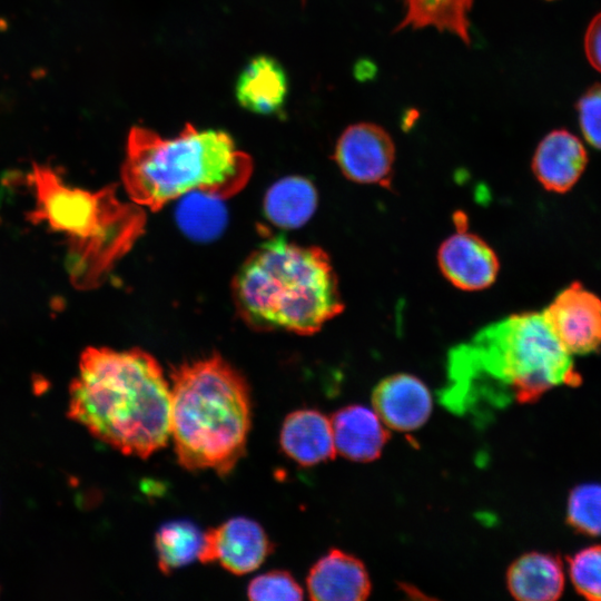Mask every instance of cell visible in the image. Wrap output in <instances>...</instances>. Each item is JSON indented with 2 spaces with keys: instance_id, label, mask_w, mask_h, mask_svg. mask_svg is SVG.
<instances>
[{
  "instance_id": "cell-7",
  "label": "cell",
  "mask_w": 601,
  "mask_h": 601,
  "mask_svg": "<svg viewBox=\"0 0 601 601\" xmlns=\"http://www.w3.org/2000/svg\"><path fill=\"white\" fill-rule=\"evenodd\" d=\"M334 159L347 179L388 187L395 146L392 137L381 126L357 122L348 126L339 136Z\"/></svg>"
},
{
  "instance_id": "cell-15",
  "label": "cell",
  "mask_w": 601,
  "mask_h": 601,
  "mask_svg": "<svg viewBox=\"0 0 601 601\" xmlns=\"http://www.w3.org/2000/svg\"><path fill=\"white\" fill-rule=\"evenodd\" d=\"M284 452L298 464L312 466L336 455L331 418L316 410L288 414L280 431Z\"/></svg>"
},
{
  "instance_id": "cell-19",
  "label": "cell",
  "mask_w": 601,
  "mask_h": 601,
  "mask_svg": "<svg viewBox=\"0 0 601 601\" xmlns=\"http://www.w3.org/2000/svg\"><path fill=\"white\" fill-rule=\"evenodd\" d=\"M473 0H405V16L396 30L406 27L420 29L434 27L439 31H447L457 36L469 45V13Z\"/></svg>"
},
{
  "instance_id": "cell-25",
  "label": "cell",
  "mask_w": 601,
  "mask_h": 601,
  "mask_svg": "<svg viewBox=\"0 0 601 601\" xmlns=\"http://www.w3.org/2000/svg\"><path fill=\"white\" fill-rule=\"evenodd\" d=\"M577 108L584 138L601 149V83L590 87L579 99Z\"/></svg>"
},
{
  "instance_id": "cell-18",
  "label": "cell",
  "mask_w": 601,
  "mask_h": 601,
  "mask_svg": "<svg viewBox=\"0 0 601 601\" xmlns=\"http://www.w3.org/2000/svg\"><path fill=\"white\" fill-rule=\"evenodd\" d=\"M317 193L313 184L299 176L285 177L266 193L264 211L268 220L282 228H298L314 214Z\"/></svg>"
},
{
  "instance_id": "cell-13",
  "label": "cell",
  "mask_w": 601,
  "mask_h": 601,
  "mask_svg": "<svg viewBox=\"0 0 601 601\" xmlns=\"http://www.w3.org/2000/svg\"><path fill=\"white\" fill-rule=\"evenodd\" d=\"M336 453L355 462L380 457L390 435L388 427L372 407L348 405L331 417Z\"/></svg>"
},
{
  "instance_id": "cell-1",
  "label": "cell",
  "mask_w": 601,
  "mask_h": 601,
  "mask_svg": "<svg viewBox=\"0 0 601 601\" xmlns=\"http://www.w3.org/2000/svg\"><path fill=\"white\" fill-rule=\"evenodd\" d=\"M171 391L149 353L87 347L69 387L67 415L126 455L147 459L170 436Z\"/></svg>"
},
{
  "instance_id": "cell-8",
  "label": "cell",
  "mask_w": 601,
  "mask_h": 601,
  "mask_svg": "<svg viewBox=\"0 0 601 601\" xmlns=\"http://www.w3.org/2000/svg\"><path fill=\"white\" fill-rule=\"evenodd\" d=\"M542 314L571 355L601 348V300L580 283L561 290Z\"/></svg>"
},
{
  "instance_id": "cell-16",
  "label": "cell",
  "mask_w": 601,
  "mask_h": 601,
  "mask_svg": "<svg viewBox=\"0 0 601 601\" xmlns=\"http://www.w3.org/2000/svg\"><path fill=\"white\" fill-rule=\"evenodd\" d=\"M564 568L559 556L532 551L515 559L506 572V585L521 601H554L564 590Z\"/></svg>"
},
{
  "instance_id": "cell-26",
  "label": "cell",
  "mask_w": 601,
  "mask_h": 601,
  "mask_svg": "<svg viewBox=\"0 0 601 601\" xmlns=\"http://www.w3.org/2000/svg\"><path fill=\"white\" fill-rule=\"evenodd\" d=\"M584 49L589 62L601 72V12L591 20L587 29Z\"/></svg>"
},
{
  "instance_id": "cell-14",
  "label": "cell",
  "mask_w": 601,
  "mask_h": 601,
  "mask_svg": "<svg viewBox=\"0 0 601 601\" xmlns=\"http://www.w3.org/2000/svg\"><path fill=\"white\" fill-rule=\"evenodd\" d=\"M588 162L584 146L564 129L549 132L532 160L534 176L550 191L565 193L578 181Z\"/></svg>"
},
{
  "instance_id": "cell-12",
  "label": "cell",
  "mask_w": 601,
  "mask_h": 601,
  "mask_svg": "<svg viewBox=\"0 0 601 601\" xmlns=\"http://www.w3.org/2000/svg\"><path fill=\"white\" fill-rule=\"evenodd\" d=\"M309 598L316 601H362L372 590L364 563L339 549L329 550L309 570Z\"/></svg>"
},
{
  "instance_id": "cell-4",
  "label": "cell",
  "mask_w": 601,
  "mask_h": 601,
  "mask_svg": "<svg viewBox=\"0 0 601 601\" xmlns=\"http://www.w3.org/2000/svg\"><path fill=\"white\" fill-rule=\"evenodd\" d=\"M233 295L242 318L260 331L312 335L344 309L328 255L284 237L267 239L248 256Z\"/></svg>"
},
{
  "instance_id": "cell-5",
  "label": "cell",
  "mask_w": 601,
  "mask_h": 601,
  "mask_svg": "<svg viewBox=\"0 0 601 601\" xmlns=\"http://www.w3.org/2000/svg\"><path fill=\"white\" fill-rule=\"evenodd\" d=\"M170 436L179 464L228 474L245 454L252 404L245 377L219 354L171 371Z\"/></svg>"
},
{
  "instance_id": "cell-17",
  "label": "cell",
  "mask_w": 601,
  "mask_h": 601,
  "mask_svg": "<svg viewBox=\"0 0 601 601\" xmlns=\"http://www.w3.org/2000/svg\"><path fill=\"white\" fill-rule=\"evenodd\" d=\"M287 76L282 65L269 56L253 58L242 70L235 87L239 105L259 115H274L285 105Z\"/></svg>"
},
{
  "instance_id": "cell-11",
  "label": "cell",
  "mask_w": 601,
  "mask_h": 601,
  "mask_svg": "<svg viewBox=\"0 0 601 601\" xmlns=\"http://www.w3.org/2000/svg\"><path fill=\"white\" fill-rule=\"evenodd\" d=\"M372 404L388 430L413 432L428 420L433 400L420 378L398 373L383 378L374 387Z\"/></svg>"
},
{
  "instance_id": "cell-22",
  "label": "cell",
  "mask_w": 601,
  "mask_h": 601,
  "mask_svg": "<svg viewBox=\"0 0 601 601\" xmlns=\"http://www.w3.org/2000/svg\"><path fill=\"white\" fill-rule=\"evenodd\" d=\"M566 521L579 533L601 535V483L589 482L574 486L566 501Z\"/></svg>"
},
{
  "instance_id": "cell-23",
  "label": "cell",
  "mask_w": 601,
  "mask_h": 601,
  "mask_svg": "<svg viewBox=\"0 0 601 601\" xmlns=\"http://www.w3.org/2000/svg\"><path fill=\"white\" fill-rule=\"evenodd\" d=\"M568 571L579 594L601 601V544L587 546L569 556Z\"/></svg>"
},
{
  "instance_id": "cell-2",
  "label": "cell",
  "mask_w": 601,
  "mask_h": 601,
  "mask_svg": "<svg viewBox=\"0 0 601 601\" xmlns=\"http://www.w3.org/2000/svg\"><path fill=\"white\" fill-rule=\"evenodd\" d=\"M449 377L445 402L454 408L481 395L532 403L553 387L581 381L572 355L538 312L510 315L456 346Z\"/></svg>"
},
{
  "instance_id": "cell-21",
  "label": "cell",
  "mask_w": 601,
  "mask_h": 601,
  "mask_svg": "<svg viewBox=\"0 0 601 601\" xmlns=\"http://www.w3.org/2000/svg\"><path fill=\"white\" fill-rule=\"evenodd\" d=\"M185 196L177 210V220L185 234L197 240L218 236L227 219L221 199L199 191Z\"/></svg>"
},
{
  "instance_id": "cell-9",
  "label": "cell",
  "mask_w": 601,
  "mask_h": 601,
  "mask_svg": "<svg viewBox=\"0 0 601 601\" xmlns=\"http://www.w3.org/2000/svg\"><path fill=\"white\" fill-rule=\"evenodd\" d=\"M273 549L257 522L238 516L205 532L198 560L218 561L229 572L242 575L256 570Z\"/></svg>"
},
{
  "instance_id": "cell-10",
  "label": "cell",
  "mask_w": 601,
  "mask_h": 601,
  "mask_svg": "<svg viewBox=\"0 0 601 601\" xmlns=\"http://www.w3.org/2000/svg\"><path fill=\"white\" fill-rule=\"evenodd\" d=\"M437 263L445 278L463 290L487 288L495 282L500 268L495 252L465 227L442 243Z\"/></svg>"
},
{
  "instance_id": "cell-20",
  "label": "cell",
  "mask_w": 601,
  "mask_h": 601,
  "mask_svg": "<svg viewBox=\"0 0 601 601\" xmlns=\"http://www.w3.org/2000/svg\"><path fill=\"white\" fill-rule=\"evenodd\" d=\"M204 534L189 521H173L161 525L155 536L159 570L168 574L198 559Z\"/></svg>"
},
{
  "instance_id": "cell-24",
  "label": "cell",
  "mask_w": 601,
  "mask_h": 601,
  "mask_svg": "<svg viewBox=\"0 0 601 601\" xmlns=\"http://www.w3.org/2000/svg\"><path fill=\"white\" fill-rule=\"evenodd\" d=\"M247 597L259 601L302 600L304 593L290 573L275 570L253 579L247 589Z\"/></svg>"
},
{
  "instance_id": "cell-6",
  "label": "cell",
  "mask_w": 601,
  "mask_h": 601,
  "mask_svg": "<svg viewBox=\"0 0 601 601\" xmlns=\"http://www.w3.org/2000/svg\"><path fill=\"white\" fill-rule=\"evenodd\" d=\"M29 183L36 194L29 217L67 236L68 270L78 287L98 285L142 231L141 210L117 199L111 187L96 193L71 187L40 165L33 166Z\"/></svg>"
},
{
  "instance_id": "cell-3",
  "label": "cell",
  "mask_w": 601,
  "mask_h": 601,
  "mask_svg": "<svg viewBox=\"0 0 601 601\" xmlns=\"http://www.w3.org/2000/svg\"><path fill=\"white\" fill-rule=\"evenodd\" d=\"M252 173V157L224 130L186 124L179 135L165 138L134 126L121 180L134 204L155 211L195 191L228 199L247 185Z\"/></svg>"
}]
</instances>
